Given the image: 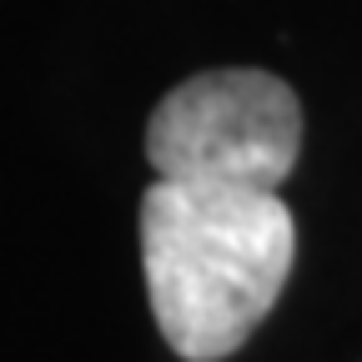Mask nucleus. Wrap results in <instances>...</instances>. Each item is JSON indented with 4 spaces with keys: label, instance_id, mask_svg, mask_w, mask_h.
Instances as JSON below:
<instances>
[{
    "label": "nucleus",
    "instance_id": "nucleus-1",
    "mask_svg": "<svg viewBox=\"0 0 362 362\" xmlns=\"http://www.w3.org/2000/svg\"><path fill=\"white\" fill-rule=\"evenodd\" d=\"M297 226L277 192L156 176L141 197V267L156 327L187 362L232 357L277 307Z\"/></svg>",
    "mask_w": 362,
    "mask_h": 362
},
{
    "label": "nucleus",
    "instance_id": "nucleus-2",
    "mask_svg": "<svg viewBox=\"0 0 362 362\" xmlns=\"http://www.w3.org/2000/svg\"><path fill=\"white\" fill-rule=\"evenodd\" d=\"M302 151V106L267 71H202L151 111L146 161L166 181L277 192Z\"/></svg>",
    "mask_w": 362,
    "mask_h": 362
}]
</instances>
